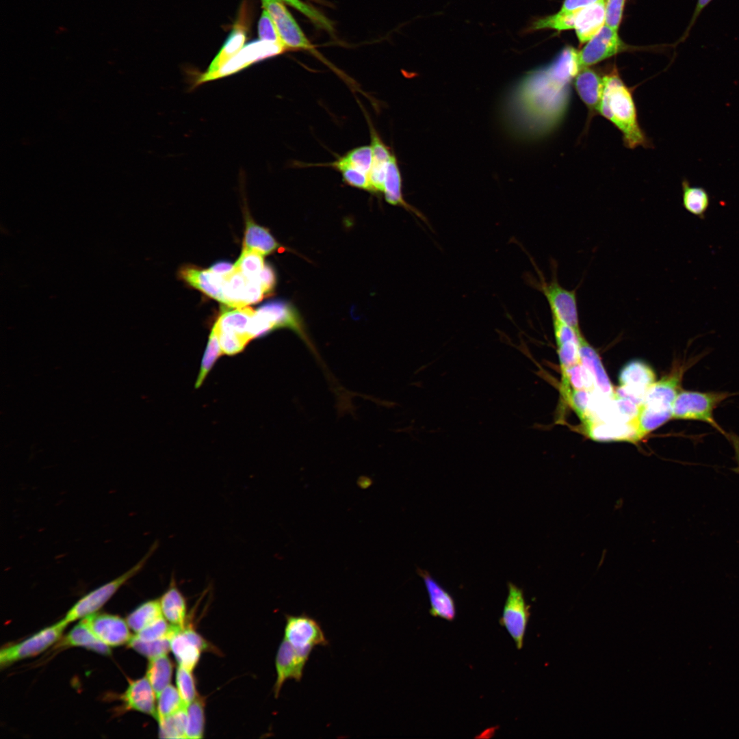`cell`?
Segmentation results:
<instances>
[{"label":"cell","mask_w":739,"mask_h":739,"mask_svg":"<svg viewBox=\"0 0 739 739\" xmlns=\"http://www.w3.org/2000/svg\"><path fill=\"white\" fill-rule=\"evenodd\" d=\"M580 69L578 51L567 46L549 64L523 76L511 89L504 108L514 132L536 140L554 131L568 112L572 82Z\"/></svg>","instance_id":"1"},{"label":"cell","mask_w":739,"mask_h":739,"mask_svg":"<svg viewBox=\"0 0 739 739\" xmlns=\"http://www.w3.org/2000/svg\"><path fill=\"white\" fill-rule=\"evenodd\" d=\"M604 86L599 114L611 122L621 133L625 147L649 148L651 141L640 127L631 89L616 68L604 75Z\"/></svg>","instance_id":"2"},{"label":"cell","mask_w":739,"mask_h":739,"mask_svg":"<svg viewBox=\"0 0 739 739\" xmlns=\"http://www.w3.org/2000/svg\"><path fill=\"white\" fill-rule=\"evenodd\" d=\"M733 394L726 391L681 390L673 403L672 419L702 422L725 435L726 432L715 420L714 411Z\"/></svg>","instance_id":"3"},{"label":"cell","mask_w":739,"mask_h":739,"mask_svg":"<svg viewBox=\"0 0 739 739\" xmlns=\"http://www.w3.org/2000/svg\"><path fill=\"white\" fill-rule=\"evenodd\" d=\"M278 328H289L296 332L320 359L317 350L309 339L301 317L293 307L282 301H272L261 306L253 317L255 335L261 337Z\"/></svg>","instance_id":"4"},{"label":"cell","mask_w":739,"mask_h":739,"mask_svg":"<svg viewBox=\"0 0 739 739\" xmlns=\"http://www.w3.org/2000/svg\"><path fill=\"white\" fill-rule=\"evenodd\" d=\"M539 281L532 279V285L545 297L552 317L568 324L580 333L576 290L564 288L558 282L556 267L553 265L551 279L546 281L540 272Z\"/></svg>","instance_id":"5"},{"label":"cell","mask_w":739,"mask_h":739,"mask_svg":"<svg viewBox=\"0 0 739 739\" xmlns=\"http://www.w3.org/2000/svg\"><path fill=\"white\" fill-rule=\"evenodd\" d=\"M156 547L154 544L144 556L129 570L82 597L68 611L63 619L68 624L96 612L123 584L143 568Z\"/></svg>","instance_id":"6"},{"label":"cell","mask_w":739,"mask_h":739,"mask_svg":"<svg viewBox=\"0 0 739 739\" xmlns=\"http://www.w3.org/2000/svg\"><path fill=\"white\" fill-rule=\"evenodd\" d=\"M656 379L655 372L649 364L642 360H632L619 372L620 387L614 391V397L627 398L640 406Z\"/></svg>","instance_id":"7"},{"label":"cell","mask_w":739,"mask_h":739,"mask_svg":"<svg viewBox=\"0 0 739 739\" xmlns=\"http://www.w3.org/2000/svg\"><path fill=\"white\" fill-rule=\"evenodd\" d=\"M68 623L62 619L41 630L28 638L1 649L0 651L1 666H7L42 652L60 639Z\"/></svg>","instance_id":"8"},{"label":"cell","mask_w":739,"mask_h":739,"mask_svg":"<svg viewBox=\"0 0 739 739\" xmlns=\"http://www.w3.org/2000/svg\"><path fill=\"white\" fill-rule=\"evenodd\" d=\"M284 638L296 650L309 656L315 647L328 645L319 623L304 613L286 616Z\"/></svg>","instance_id":"9"},{"label":"cell","mask_w":739,"mask_h":739,"mask_svg":"<svg viewBox=\"0 0 739 739\" xmlns=\"http://www.w3.org/2000/svg\"><path fill=\"white\" fill-rule=\"evenodd\" d=\"M262 6L272 18L281 44L285 49L314 51L297 22L281 0H261Z\"/></svg>","instance_id":"10"},{"label":"cell","mask_w":739,"mask_h":739,"mask_svg":"<svg viewBox=\"0 0 739 739\" xmlns=\"http://www.w3.org/2000/svg\"><path fill=\"white\" fill-rule=\"evenodd\" d=\"M523 591L512 582L508 583V595L500 623L514 640L517 649H521L530 617Z\"/></svg>","instance_id":"11"},{"label":"cell","mask_w":739,"mask_h":739,"mask_svg":"<svg viewBox=\"0 0 739 739\" xmlns=\"http://www.w3.org/2000/svg\"><path fill=\"white\" fill-rule=\"evenodd\" d=\"M170 651L179 666L192 671L197 666L201 653L213 647L190 627H177L170 638Z\"/></svg>","instance_id":"12"},{"label":"cell","mask_w":739,"mask_h":739,"mask_svg":"<svg viewBox=\"0 0 739 739\" xmlns=\"http://www.w3.org/2000/svg\"><path fill=\"white\" fill-rule=\"evenodd\" d=\"M625 50V44L617 31L604 25L601 29L578 51L580 68L588 67Z\"/></svg>","instance_id":"13"},{"label":"cell","mask_w":739,"mask_h":739,"mask_svg":"<svg viewBox=\"0 0 739 739\" xmlns=\"http://www.w3.org/2000/svg\"><path fill=\"white\" fill-rule=\"evenodd\" d=\"M81 621L109 647L124 645L132 637L127 621L116 615L95 612L83 617Z\"/></svg>","instance_id":"14"},{"label":"cell","mask_w":739,"mask_h":739,"mask_svg":"<svg viewBox=\"0 0 739 739\" xmlns=\"http://www.w3.org/2000/svg\"><path fill=\"white\" fill-rule=\"evenodd\" d=\"M309 655L296 650L283 638L277 650L275 665L276 679L274 686L275 697H278L282 686L287 679L300 682Z\"/></svg>","instance_id":"15"},{"label":"cell","mask_w":739,"mask_h":739,"mask_svg":"<svg viewBox=\"0 0 739 739\" xmlns=\"http://www.w3.org/2000/svg\"><path fill=\"white\" fill-rule=\"evenodd\" d=\"M286 49L277 42L259 40L248 44L227 62L211 77L210 81L238 72L259 60L281 54Z\"/></svg>","instance_id":"16"},{"label":"cell","mask_w":739,"mask_h":739,"mask_svg":"<svg viewBox=\"0 0 739 739\" xmlns=\"http://www.w3.org/2000/svg\"><path fill=\"white\" fill-rule=\"evenodd\" d=\"M584 428L587 435L597 441H624L635 443L640 441L636 419L628 422H606L589 420Z\"/></svg>","instance_id":"17"},{"label":"cell","mask_w":739,"mask_h":739,"mask_svg":"<svg viewBox=\"0 0 739 739\" xmlns=\"http://www.w3.org/2000/svg\"><path fill=\"white\" fill-rule=\"evenodd\" d=\"M603 77L593 69L585 67L580 70L573 79L575 90L586 105L591 118L599 114L604 86Z\"/></svg>","instance_id":"18"},{"label":"cell","mask_w":739,"mask_h":739,"mask_svg":"<svg viewBox=\"0 0 739 739\" xmlns=\"http://www.w3.org/2000/svg\"><path fill=\"white\" fill-rule=\"evenodd\" d=\"M157 695L146 677L130 681L121 699L127 710L157 717Z\"/></svg>","instance_id":"19"},{"label":"cell","mask_w":739,"mask_h":739,"mask_svg":"<svg viewBox=\"0 0 739 739\" xmlns=\"http://www.w3.org/2000/svg\"><path fill=\"white\" fill-rule=\"evenodd\" d=\"M417 573L422 578L428 595L430 614L448 621H453L456 610L452 596L428 571L418 569Z\"/></svg>","instance_id":"20"},{"label":"cell","mask_w":739,"mask_h":739,"mask_svg":"<svg viewBox=\"0 0 739 739\" xmlns=\"http://www.w3.org/2000/svg\"><path fill=\"white\" fill-rule=\"evenodd\" d=\"M580 363L588 370L599 393L614 398V391L595 350L581 335L579 338Z\"/></svg>","instance_id":"21"},{"label":"cell","mask_w":739,"mask_h":739,"mask_svg":"<svg viewBox=\"0 0 739 739\" xmlns=\"http://www.w3.org/2000/svg\"><path fill=\"white\" fill-rule=\"evenodd\" d=\"M606 24V2L595 3L576 12L574 29L581 43L588 42Z\"/></svg>","instance_id":"22"},{"label":"cell","mask_w":739,"mask_h":739,"mask_svg":"<svg viewBox=\"0 0 739 739\" xmlns=\"http://www.w3.org/2000/svg\"><path fill=\"white\" fill-rule=\"evenodd\" d=\"M181 276L191 286L220 301L224 282V276L214 272L210 268L200 270L185 268L181 270Z\"/></svg>","instance_id":"23"},{"label":"cell","mask_w":739,"mask_h":739,"mask_svg":"<svg viewBox=\"0 0 739 739\" xmlns=\"http://www.w3.org/2000/svg\"><path fill=\"white\" fill-rule=\"evenodd\" d=\"M245 40V32L242 29L234 28L208 69L194 81L192 88L209 81L211 77L218 70L241 51L244 46Z\"/></svg>","instance_id":"24"},{"label":"cell","mask_w":739,"mask_h":739,"mask_svg":"<svg viewBox=\"0 0 739 739\" xmlns=\"http://www.w3.org/2000/svg\"><path fill=\"white\" fill-rule=\"evenodd\" d=\"M224 282L220 302L236 308L250 304L248 289L251 278L245 276L234 266L232 271L224 275Z\"/></svg>","instance_id":"25"},{"label":"cell","mask_w":739,"mask_h":739,"mask_svg":"<svg viewBox=\"0 0 739 739\" xmlns=\"http://www.w3.org/2000/svg\"><path fill=\"white\" fill-rule=\"evenodd\" d=\"M159 599L164 617L172 625L184 627L187 617L186 599L174 580Z\"/></svg>","instance_id":"26"},{"label":"cell","mask_w":739,"mask_h":739,"mask_svg":"<svg viewBox=\"0 0 739 739\" xmlns=\"http://www.w3.org/2000/svg\"><path fill=\"white\" fill-rule=\"evenodd\" d=\"M255 311L250 307H240L223 313L215 323L219 332L238 335L250 341L252 339L250 328Z\"/></svg>","instance_id":"27"},{"label":"cell","mask_w":739,"mask_h":739,"mask_svg":"<svg viewBox=\"0 0 739 739\" xmlns=\"http://www.w3.org/2000/svg\"><path fill=\"white\" fill-rule=\"evenodd\" d=\"M386 200L393 205H400L417 215L425 222V217L414 207L406 203L402 194V177L395 155L387 162L383 191Z\"/></svg>","instance_id":"28"},{"label":"cell","mask_w":739,"mask_h":739,"mask_svg":"<svg viewBox=\"0 0 739 739\" xmlns=\"http://www.w3.org/2000/svg\"><path fill=\"white\" fill-rule=\"evenodd\" d=\"M60 645L82 647L103 655L110 653L109 647L100 640L81 620L62 638Z\"/></svg>","instance_id":"29"},{"label":"cell","mask_w":739,"mask_h":739,"mask_svg":"<svg viewBox=\"0 0 739 739\" xmlns=\"http://www.w3.org/2000/svg\"><path fill=\"white\" fill-rule=\"evenodd\" d=\"M243 246L266 255L276 250L279 245L268 229L248 220Z\"/></svg>","instance_id":"30"},{"label":"cell","mask_w":739,"mask_h":739,"mask_svg":"<svg viewBox=\"0 0 739 739\" xmlns=\"http://www.w3.org/2000/svg\"><path fill=\"white\" fill-rule=\"evenodd\" d=\"M682 190L684 208L690 213L703 219L710 204L707 190L701 186L691 185L685 178L682 181Z\"/></svg>","instance_id":"31"},{"label":"cell","mask_w":739,"mask_h":739,"mask_svg":"<svg viewBox=\"0 0 739 739\" xmlns=\"http://www.w3.org/2000/svg\"><path fill=\"white\" fill-rule=\"evenodd\" d=\"M173 673V664L166 655L148 659L146 677L157 697L170 684Z\"/></svg>","instance_id":"32"},{"label":"cell","mask_w":739,"mask_h":739,"mask_svg":"<svg viewBox=\"0 0 739 739\" xmlns=\"http://www.w3.org/2000/svg\"><path fill=\"white\" fill-rule=\"evenodd\" d=\"M159 599L145 601L138 606L127 618L130 629L135 633L162 617Z\"/></svg>","instance_id":"33"},{"label":"cell","mask_w":739,"mask_h":739,"mask_svg":"<svg viewBox=\"0 0 739 739\" xmlns=\"http://www.w3.org/2000/svg\"><path fill=\"white\" fill-rule=\"evenodd\" d=\"M372 162V147L371 146L365 145L350 150L343 156L328 164V166H332L336 170L343 166H349L368 174Z\"/></svg>","instance_id":"34"},{"label":"cell","mask_w":739,"mask_h":739,"mask_svg":"<svg viewBox=\"0 0 739 739\" xmlns=\"http://www.w3.org/2000/svg\"><path fill=\"white\" fill-rule=\"evenodd\" d=\"M186 738H202L205 732V704L202 698L197 697L186 707Z\"/></svg>","instance_id":"35"},{"label":"cell","mask_w":739,"mask_h":739,"mask_svg":"<svg viewBox=\"0 0 739 739\" xmlns=\"http://www.w3.org/2000/svg\"><path fill=\"white\" fill-rule=\"evenodd\" d=\"M186 707L158 721L161 738H186Z\"/></svg>","instance_id":"36"},{"label":"cell","mask_w":739,"mask_h":739,"mask_svg":"<svg viewBox=\"0 0 739 739\" xmlns=\"http://www.w3.org/2000/svg\"><path fill=\"white\" fill-rule=\"evenodd\" d=\"M157 721L185 708L179 692L171 684L167 686L157 697Z\"/></svg>","instance_id":"37"},{"label":"cell","mask_w":739,"mask_h":739,"mask_svg":"<svg viewBox=\"0 0 739 739\" xmlns=\"http://www.w3.org/2000/svg\"><path fill=\"white\" fill-rule=\"evenodd\" d=\"M565 399L569 403L583 423L591 419V391L562 387Z\"/></svg>","instance_id":"38"},{"label":"cell","mask_w":739,"mask_h":739,"mask_svg":"<svg viewBox=\"0 0 739 739\" xmlns=\"http://www.w3.org/2000/svg\"><path fill=\"white\" fill-rule=\"evenodd\" d=\"M221 354H222V352L219 342L218 333L216 327L213 326L203 355L200 369L195 384L196 388L199 387L203 383L207 375Z\"/></svg>","instance_id":"39"},{"label":"cell","mask_w":739,"mask_h":739,"mask_svg":"<svg viewBox=\"0 0 739 739\" xmlns=\"http://www.w3.org/2000/svg\"><path fill=\"white\" fill-rule=\"evenodd\" d=\"M263 256L256 250L243 248L234 268L248 278H257L265 266Z\"/></svg>","instance_id":"40"},{"label":"cell","mask_w":739,"mask_h":739,"mask_svg":"<svg viewBox=\"0 0 739 739\" xmlns=\"http://www.w3.org/2000/svg\"><path fill=\"white\" fill-rule=\"evenodd\" d=\"M577 12L567 13L559 11L554 14L538 18L532 23L530 30L553 29L557 31H562L574 29Z\"/></svg>","instance_id":"41"},{"label":"cell","mask_w":739,"mask_h":739,"mask_svg":"<svg viewBox=\"0 0 739 739\" xmlns=\"http://www.w3.org/2000/svg\"><path fill=\"white\" fill-rule=\"evenodd\" d=\"M176 684L185 707L198 697L192 671L179 665L176 671Z\"/></svg>","instance_id":"42"},{"label":"cell","mask_w":739,"mask_h":739,"mask_svg":"<svg viewBox=\"0 0 739 739\" xmlns=\"http://www.w3.org/2000/svg\"><path fill=\"white\" fill-rule=\"evenodd\" d=\"M128 644L130 647L148 659L166 655L170 651V638H168L151 641H143L132 636Z\"/></svg>","instance_id":"43"},{"label":"cell","mask_w":739,"mask_h":739,"mask_svg":"<svg viewBox=\"0 0 739 739\" xmlns=\"http://www.w3.org/2000/svg\"><path fill=\"white\" fill-rule=\"evenodd\" d=\"M177 627L172 625L164 616L159 617L133 636L143 641L170 638Z\"/></svg>","instance_id":"44"},{"label":"cell","mask_w":739,"mask_h":739,"mask_svg":"<svg viewBox=\"0 0 739 739\" xmlns=\"http://www.w3.org/2000/svg\"><path fill=\"white\" fill-rule=\"evenodd\" d=\"M302 13L317 27L332 32V22L314 7L301 0H281Z\"/></svg>","instance_id":"45"},{"label":"cell","mask_w":739,"mask_h":739,"mask_svg":"<svg viewBox=\"0 0 739 739\" xmlns=\"http://www.w3.org/2000/svg\"><path fill=\"white\" fill-rule=\"evenodd\" d=\"M557 346L561 370L580 363L579 341H568Z\"/></svg>","instance_id":"46"},{"label":"cell","mask_w":739,"mask_h":739,"mask_svg":"<svg viewBox=\"0 0 739 739\" xmlns=\"http://www.w3.org/2000/svg\"><path fill=\"white\" fill-rule=\"evenodd\" d=\"M217 333L222 352L226 355L232 356L241 352L249 341L246 339L236 335L222 333L218 330Z\"/></svg>","instance_id":"47"},{"label":"cell","mask_w":739,"mask_h":739,"mask_svg":"<svg viewBox=\"0 0 739 739\" xmlns=\"http://www.w3.org/2000/svg\"><path fill=\"white\" fill-rule=\"evenodd\" d=\"M258 35L259 40L277 42L282 44L273 21L269 13L264 9L258 23Z\"/></svg>","instance_id":"48"},{"label":"cell","mask_w":739,"mask_h":739,"mask_svg":"<svg viewBox=\"0 0 739 739\" xmlns=\"http://www.w3.org/2000/svg\"><path fill=\"white\" fill-rule=\"evenodd\" d=\"M345 183L350 186L370 191L368 175L353 167L344 166L338 170Z\"/></svg>","instance_id":"49"},{"label":"cell","mask_w":739,"mask_h":739,"mask_svg":"<svg viewBox=\"0 0 739 739\" xmlns=\"http://www.w3.org/2000/svg\"><path fill=\"white\" fill-rule=\"evenodd\" d=\"M371 147L373 161L387 163L394 155L390 148L383 142L377 132L370 126Z\"/></svg>","instance_id":"50"},{"label":"cell","mask_w":739,"mask_h":739,"mask_svg":"<svg viewBox=\"0 0 739 739\" xmlns=\"http://www.w3.org/2000/svg\"><path fill=\"white\" fill-rule=\"evenodd\" d=\"M625 0H606V25L617 31L621 21Z\"/></svg>","instance_id":"51"},{"label":"cell","mask_w":739,"mask_h":739,"mask_svg":"<svg viewBox=\"0 0 739 739\" xmlns=\"http://www.w3.org/2000/svg\"><path fill=\"white\" fill-rule=\"evenodd\" d=\"M554 335L557 346L568 341H579L581 333H578L575 329L552 317Z\"/></svg>","instance_id":"52"},{"label":"cell","mask_w":739,"mask_h":739,"mask_svg":"<svg viewBox=\"0 0 739 739\" xmlns=\"http://www.w3.org/2000/svg\"><path fill=\"white\" fill-rule=\"evenodd\" d=\"M387 163L372 162L368 172L370 191L383 192Z\"/></svg>","instance_id":"53"},{"label":"cell","mask_w":739,"mask_h":739,"mask_svg":"<svg viewBox=\"0 0 739 739\" xmlns=\"http://www.w3.org/2000/svg\"><path fill=\"white\" fill-rule=\"evenodd\" d=\"M259 279L266 294L273 289L276 278L274 272L271 267L265 265L264 268L259 274Z\"/></svg>","instance_id":"54"},{"label":"cell","mask_w":739,"mask_h":739,"mask_svg":"<svg viewBox=\"0 0 739 739\" xmlns=\"http://www.w3.org/2000/svg\"><path fill=\"white\" fill-rule=\"evenodd\" d=\"M598 0H565L560 11L567 13L575 12Z\"/></svg>","instance_id":"55"},{"label":"cell","mask_w":739,"mask_h":739,"mask_svg":"<svg viewBox=\"0 0 739 739\" xmlns=\"http://www.w3.org/2000/svg\"><path fill=\"white\" fill-rule=\"evenodd\" d=\"M712 0H697V4H696V6H695V9L694 12L692 14L691 20L690 21L689 25H688L686 31L684 32L683 37L681 39L682 41H684V40H686L687 38L691 29L693 27L694 25L696 23V22L697 21V18H699V15L701 14L702 11L712 2Z\"/></svg>","instance_id":"56"},{"label":"cell","mask_w":739,"mask_h":739,"mask_svg":"<svg viewBox=\"0 0 739 739\" xmlns=\"http://www.w3.org/2000/svg\"><path fill=\"white\" fill-rule=\"evenodd\" d=\"M725 436L732 445L734 451L737 466L734 468V471L739 474V435L734 432H726Z\"/></svg>","instance_id":"57"},{"label":"cell","mask_w":739,"mask_h":739,"mask_svg":"<svg viewBox=\"0 0 739 739\" xmlns=\"http://www.w3.org/2000/svg\"><path fill=\"white\" fill-rule=\"evenodd\" d=\"M234 265L229 262H219L212 265L210 269L220 275H226L233 269Z\"/></svg>","instance_id":"58"}]
</instances>
